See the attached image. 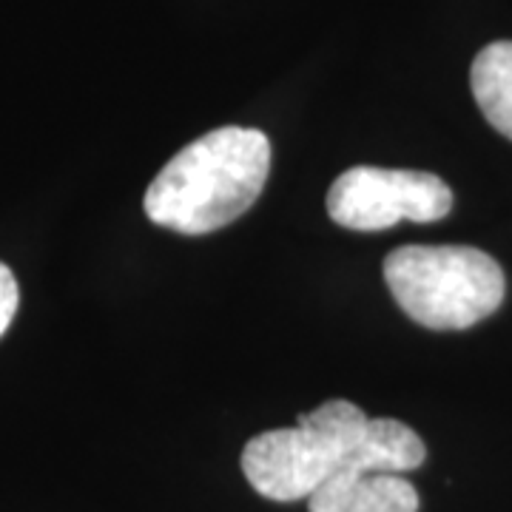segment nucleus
<instances>
[{"mask_svg": "<svg viewBox=\"0 0 512 512\" xmlns=\"http://www.w3.org/2000/svg\"><path fill=\"white\" fill-rule=\"evenodd\" d=\"M311 512H419V493L396 473H348L330 478L308 498Z\"/></svg>", "mask_w": 512, "mask_h": 512, "instance_id": "5", "label": "nucleus"}, {"mask_svg": "<svg viewBox=\"0 0 512 512\" xmlns=\"http://www.w3.org/2000/svg\"><path fill=\"white\" fill-rule=\"evenodd\" d=\"M384 282L413 322L430 330H464L504 302V271L470 245H404L384 259Z\"/></svg>", "mask_w": 512, "mask_h": 512, "instance_id": "3", "label": "nucleus"}, {"mask_svg": "<svg viewBox=\"0 0 512 512\" xmlns=\"http://www.w3.org/2000/svg\"><path fill=\"white\" fill-rule=\"evenodd\" d=\"M271 174V140L259 128L225 126L177 151L151 180L146 217L177 234H211L239 220Z\"/></svg>", "mask_w": 512, "mask_h": 512, "instance_id": "2", "label": "nucleus"}, {"mask_svg": "<svg viewBox=\"0 0 512 512\" xmlns=\"http://www.w3.org/2000/svg\"><path fill=\"white\" fill-rule=\"evenodd\" d=\"M453 211V191L441 177L413 168L356 165L328 191L330 220L350 231H384L396 222H436Z\"/></svg>", "mask_w": 512, "mask_h": 512, "instance_id": "4", "label": "nucleus"}, {"mask_svg": "<svg viewBox=\"0 0 512 512\" xmlns=\"http://www.w3.org/2000/svg\"><path fill=\"white\" fill-rule=\"evenodd\" d=\"M424 441L396 419H367L362 407L330 399L299 416L296 427L265 430L245 444L242 473L271 501L311 498L348 473L404 476L424 464Z\"/></svg>", "mask_w": 512, "mask_h": 512, "instance_id": "1", "label": "nucleus"}, {"mask_svg": "<svg viewBox=\"0 0 512 512\" xmlns=\"http://www.w3.org/2000/svg\"><path fill=\"white\" fill-rule=\"evenodd\" d=\"M20 305V291H18V279L15 274L0 262V336L9 330L15 313H18Z\"/></svg>", "mask_w": 512, "mask_h": 512, "instance_id": "7", "label": "nucleus"}, {"mask_svg": "<svg viewBox=\"0 0 512 512\" xmlns=\"http://www.w3.org/2000/svg\"><path fill=\"white\" fill-rule=\"evenodd\" d=\"M470 86L487 123L512 140V40H495L478 52Z\"/></svg>", "mask_w": 512, "mask_h": 512, "instance_id": "6", "label": "nucleus"}]
</instances>
